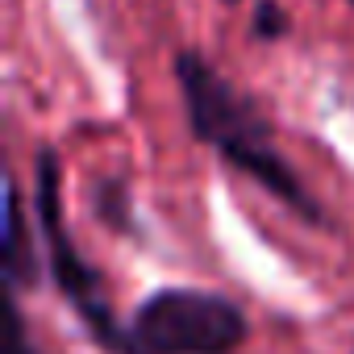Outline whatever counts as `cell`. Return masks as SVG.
<instances>
[{
    "instance_id": "9c48e42d",
    "label": "cell",
    "mask_w": 354,
    "mask_h": 354,
    "mask_svg": "<svg viewBox=\"0 0 354 354\" xmlns=\"http://www.w3.org/2000/svg\"><path fill=\"white\" fill-rule=\"evenodd\" d=\"M350 5H354V0H350Z\"/></svg>"
},
{
    "instance_id": "8992f818",
    "label": "cell",
    "mask_w": 354,
    "mask_h": 354,
    "mask_svg": "<svg viewBox=\"0 0 354 354\" xmlns=\"http://www.w3.org/2000/svg\"><path fill=\"white\" fill-rule=\"evenodd\" d=\"M250 30H254L259 42H279V38H288L292 17L283 13L279 0H263V5H254V21H250Z\"/></svg>"
},
{
    "instance_id": "7a4b0ae2",
    "label": "cell",
    "mask_w": 354,
    "mask_h": 354,
    "mask_svg": "<svg viewBox=\"0 0 354 354\" xmlns=\"http://www.w3.org/2000/svg\"><path fill=\"white\" fill-rule=\"evenodd\" d=\"M250 317L234 296L209 288H158L121 325L117 354H238Z\"/></svg>"
},
{
    "instance_id": "3957f363",
    "label": "cell",
    "mask_w": 354,
    "mask_h": 354,
    "mask_svg": "<svg viewBox=\"0 0 354 354\" xmlns=\"http://www.w3.org/2000/svg\"><path fill=\"white\" fill-rule=\"evenodd\" d=\"M34 221H38V238H42L50 283L71 304V313L80 317L88 337L104 354H117L125 321L113 313V300L104 292L100 271L84 259V250H80V242H75V234L67 225V213H63V167H59L55 146H42L34 154Z\"/></svg>"
},
{
    "instance_id": "5b68a950",
    "label": "cell",
    "mask_w": 354,
    "mask_h": 354,
    "mask_svg": "<svg viewBox=\"0 0 354 354\" xmlns=\"http://www.w3.org/2000/svg\"><path fill=\"white\" fill-rule=\"evenodd\" d=\"M96 217L100 225H109L113 234H133V201H129V184L121 180V175H104V180L96 184Z\"/></svg>"
},
{
    "instance_id": "277c9868",
    "label": "cell",
    "mask_w": 354,
    "mask_h": 354,
    "mask_svg": "<svg viewBox=\"0 0 354 354\" xmlns=\"http://www.w3.org/2000/svg\"><path fill=\"white\" fill-rule=\"evenodd\" d=\"M38 221L30 217L26 201H21V188L9 175L5 184V238H0V271H5V296H17L21 292H34L42 283V271H46V254H38Z\"/></svg>"
},
{
    "instance_id": "ba28073f",
    "label": "cell",
    "mask_w": 354,
    "mask_h": 354,
    "mask_svg": "<svg viewBox=\"0 0 354 354\" xmlns=\"http://www.w3.org/2000/svg\"><path fill=\"white\" fill-rule=\"evenodd\" d=\"M221 5H225V9H234V5H242V0H221Z\"/></svg>"
},
{
    "instance_id": "52a82bcc",
    "label": "cell",
    "mask_w": 354,
    "mask_h": 354,
    "mask_svg": "<svg viewBox=\"0 0 354 354\" xmlns=\"http://www.w3.org/2000/svg\"><path fill=\"white\" fill-rule=\"evenodd\" d=\"M5 304H9V333H5V354H42V350L30 342V325H26L21 300H17V296H5Z\"/></svg>"
},
{
    "instance_id": "6da1fadb",
    "label": "cell",
    "mask_w": 354,
    "mask_h": 354,
    "mask_svg": "<svg viewBox=\"0 0 354 354\" xmlns=\"http://www.w3.org/2000/svg\"><path fill=\"white\" fill-rule=\"evenodd\" d=\"M171 71H175V84H180L188 129H192V138L201 146H209L238 175L254 180L267 196H275L304 225H313V230H329L333 225L325 205L308 192V184L300 180V171L292 167V158L279 150L275 125L267 121L263 104L250 92H242L196 46L175 50Z\"/></svg>"
}]
</instances>
